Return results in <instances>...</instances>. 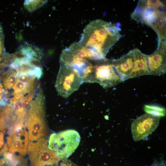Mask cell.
<instances>
[{
  "mask_svg": "<svg viewBox=\"0 0 166 166\" xmlns=\"http://www.w3.org/2000/svg\"><path fill=\"white\" fill-rule=\"evenodd\" d=\"M119 30L114 24L96 19L85 26L78 42L100 58H104L110 48L120 38Z\"/></svg>",
  "mask_w": 166,
  "mask_h": 166,
  "instance_id": "6da1fadb",
  "label": "cell"
},
{
  "mask_svg": "<svg viewBox=\"0 0 166 166\" xmlns=\"http://www.w3.org/2000/svg\"><path fill=\"white\" fill-rule=\"evenodd\" d=\"M100 59L91 50L75 42L63 50L60 61V64L74 69L81 77L94 60Z\"/></svg>",
  "mask_w": 166,
  "mask_h": 166,
  "instance_id": "7a4b0ae2",
  "label": "cell"
},
{
  "mask_svg": "<svg viewBox=\"0 0 166 166\" xmlns=\"http://www.w3.org/2000/svg\"><path fill=\"white\" fill-rule=\"evenodd\" d=\"M80 140V135L77 131L67 130L51 134L49 139L48 147L55 152L57 157L65 159L74 152Z\"/></svg>",
  "mask_w": 166,
  "mask_h": 166,
  "instance_id": "3957f363",
  "label": "cell"
},
{
  "mask_svg": "<svg viewBox=\"0 0 166 166\" xmlns=\"http://www.w3.org/2000/svg\"><path fill=\"white\" fill-rule=\"evenodd\" d=\"M41 95L37 97L30 105L26 125L30 141L43 138L47 133L43 101Z\"/></svg>",
  "mask_w": 166,
  "mask_h": 166,
  "instance_id": "277c9868",
  "label": "cell"
},
{
  "mask_svg": "<svg viewBox=\"0 0 166 166\" xmlns=\"http://www.w3.org/2000/svg\"><path fill=\"white\" fill-rule=\"evenodd\" d=\"M166 15L165 5L160 0H140L131 15L135 20L151 27L160 17Z\"/></svg>",
  "mask_w": 166,
  "mask_h": 166,
  "instance_id": "5b68a950",
  "label": "cell"
},
{
  "mask_svg": "<svg viewBox=\"0 0 166 166\" xmlns=\"http://www.w3.org/2000/svg\"><path fill=\"white\" fill-rule=\"evenodd\" d=\"M121 82L113 60L105 58L96 61L89 83H97L104 88L107 89L114 86Z\"/></svg>",
  "mask_w": 166,
  "mask_h": 166,
  "instance_id": "8992f818",
  "label": "cell"
},
{
  "mask_svg": "<svg viewBox=\"0 0 166 166\" xmlns=\"http://www.w3.org/2000/svg\"><path fill=\"white\" fill-rule=\"evenodd\" d=\"M27 152L31 166H44L57 163L60 159L49 149L44 138L29 142Z\"/></svg>",
  "mask_w": 166,
  "mask_h": 166,
  "instance_id": "52a82bcc",
  "label": "cell"
},
{
  "mask_svg": "<svg viewBox=\"0 0 166 166\" xmlns=\"http://www.w3.org/2000/svg\"><path fill=\"white\" fill-rule=\"evenodd\" d=\"M83 82L77 72L72 68L60 64L55 87L58 94L66 98L77 90Z\"/></svg>",
  "mask_w": 166,
  "mask_h": 166,
  "instance_id": "ba28073f",
  "label": "cell"
},
{
  "mask_svg": "<svg viewBox=\"0 0 166 166\" xmlns=\"http://www.w3.org/2000/svg\"><path fill=\"white\" fill-rule=\"evenodd\" d=\"M28 140V132L23 123H17L11 129L6 145L10 151L24 156L27 151Z\"/></svg>",
  "mask_w": 166,
  "mask_h": 166,
  "instance_id": "9c48e42d",
  "label": "cell"
},
{
  "mask_svg": "<svg viewBox=\"0 0 166 166\" xmlns=\"http://www.w3.org/2000/svg\"><path fill=\"white\" fill-rule=\"evenodd\" d=\"M160 118L145 113L135 120L131 126L134 140L143 139L151 134L158 127Z\"/></svg>",
  "mask_w": 166,
  "mask_h": 166,
  "instance_id": "30bf717a",
  "label": "cell"
},
{
  "mask_svg": "<svg viewBox=\"0 0 166 166\" xmlns=\"http://www.w3.org/2000/svg\"><path fill=\"white\" fill-rule=\"evenodd\" d=\"M148 69L151 75L160 76L166 71V42H158V48L147 55Z\"/></svg>",
  "mask_w": 166,
  "mask_h": 166,
  "instance_id": "8fae6325",
  "label": "cell"
},
{
  "mask_svg": "<svg viewBox=\"0 0 166 166\" xmlns=\"http://www.w3.org/2000/svg\"><path fill=\"white\" fill-rule=\"evenodd\" d=\"M113 62L121 82L128 79L133 65V50L120 58L113 60Z\"/></svg>",
  "mask_w": 166,
  "mask_h": 166,
  "instance_id": "7c38bea8",
  "label": "cell"
},
{
  "mask_svg": "<svg viewBox=\"0 0 166 166\" xmlns=\"http://www.w3.org/2000/svg\"><path fill=\"white\" fill-rule=\"evenodd\" d=\"M132 50L133 65L129 79L142 75H150L148 66L147 55L142 53L138 49H135Z\"/></svg>",
  "mask_w": 166,
  "mask_h": 166,
  "instance_id": "4fadbf2b",
  "label": "cell"
},
{
  "mask_svg": "<svg viewBox=\"0 0 166 166\" xmlns=\"http://www.w3.org/2000/svg\"><path fill=\"white\" fill-rule=\"evenodd\" d=\"M22 156L10 151L6 144L0 152V166H26Z\"/></svg>",
  "mask_w": 166,
  "mask_h": 166,
  "instance_id": "5bb4252c",
  "label": "cell"
},
{
  "mask_svg": "<svg viewBox=\"0 0 166 166\" xmlns=\"http://www.w3.org/2000/svg\"><path fill=\"white\" fill-rule=\"evenodd\" d=\"M146 113L154 116L161 117L166 115V109L161 106L155 105H145L144 108Z\"/></svg>",
  "mask_w": 166,
  "mask_h": 166,
  "instance_id": "9a60e30c",
  "label": "cell"
},
{
  "mask_svg": "<svg viewBox=\"0 0 166 166\" xmlns=\"http://www.w3.org/2000/svg\"><path fill=\"white\" fill-rule=\"evenodd\" d=\"M46 2L45 0H26L24 6L28 11L32 12L42 6Z\"/></svg>",
  "mask_w": 166,
  "mask_h": 166,
  "instance_id": "2e32d148",
  "label": "cell"
},
{
  "mask_svg": "<svg viewBox=\"0 0 166 166\" xmlns=\"http://www.w3.org/2000/svg\"><path fill=\"white\" fill-rule=\"evenodd\" d=\"M6 54L4 46V35L3 30L0 25V57Z\"/></svg>",
  "mask_w": 166,
  "mask_h": 166,
  "instance_id": "e0dca14e",
  "label": "cell"
},
{
  "mask_svg": "<svg viewBox=\"0 0 166 166\" xmlns=\"http://www.w3.org/2000/svg\"><path fill=\"white\" fill-rule=\"evenodd\" d=\"M56 164V166H77L70 161L62 159H60Z\"/></svg>",
  "mask_w": 166,
  "mask_h": 166,
  "instance_id": "ac0fdd59",
  "label": "cell"
},
{
  "mask_svg": "<svg viewBox=\"0 0 166 166\" xmlns=\"http://www.w3.org/2000/svg\"><path fill=\"white\" fill-rule=\"evenodd\" d=\"M14 108L15 110L23 109L21 101H16L14 102Z\"/></svg>",
  "mask_w": 166,
  "mask_h": 166,
  "instance_id": "d6986e66",
  "label": "cell"
},
{
  "mask_svg": "<svg viewBox=\"0 0 166 166\" xmlns=\"http://www.w3.org/2000/svg\"><path fill=\"white\" fill-rule=\"evenodd\" d=\"M4 90L2 84L0 83V105H4L2 98H3Z\"/></svg>",
  "mask_w": 166,
  "mask_h": 166,
  "instance_id": "ffe728a7",
  "label": "cell"
},
{
  "mask_svg": "<svg viewBox=\"0 0 166 166\" xmlns=\"http://www.w3.org/2000/svg\"><path fill=\"white\" fill-rule=\"evenodd\" d=\"M5 131L0 132V152L4 147V136Z\"/></svg>",
  "mask_w": 166,
  "mask_h": 166,
  "instance_id": "44dd1931",
  "label": "cell"
},
{
  "mask_svg": "<svg viewBox=\"0 0 166 166\" xmlns=\"http://www.w3.org/2000/svg\"><path fill=\"white\" fill-rule=\"evenodd\" d=\"M151 166H163L162 165L157 164H153Z\"/></svg>",
  "mask_w": 166,
  "mask_h": 166,
  "instance_id": "7402d4cb",
  "label": "cell"
}]
</instances>
